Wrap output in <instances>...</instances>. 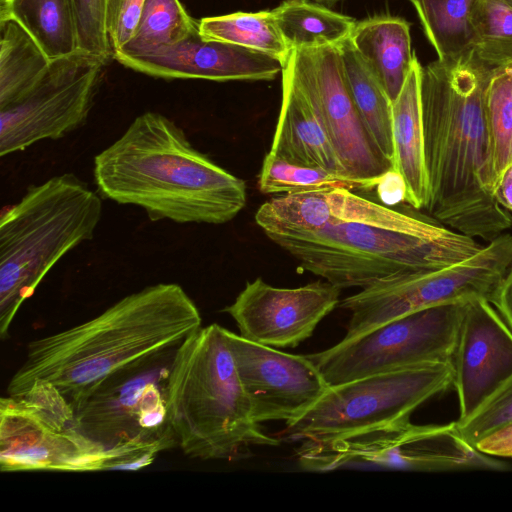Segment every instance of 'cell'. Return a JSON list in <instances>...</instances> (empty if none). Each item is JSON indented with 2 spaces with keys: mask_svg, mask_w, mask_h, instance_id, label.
<instances>
[{
  "mask_svg": "<svg viewBox=\"0 0 512 512\" xmlns=\"http://www.w3.org/2000/svg\"><path fill=\"white\" fill-rule=\"evenodd\" d=\"M470 48L421 71L428 179L426 211L437 222L489 242L512 226L494 198L484 93L492 72Z\"/></svg>",
  "mask_w": 512,
  "mask_h": 512,
  "instance_id": "1",
  "label": "cell"
},
{
  "mask_svg": "<svg viewBox=\"0 0 512 512\" xmlns=\"http://www.w3.org/2000/svg\"><path fill=\"white\" fill-rule=\"evenodd\" d=\"M201 323L180 285L147 286L81 324L30 342L7 393L21 395L35 380H44L74 410L105 379L180 346Z\"/></svg>",
  "mask_w": 512,
  "mask_h": 512,
  "instance_id": "2",
  "label": "cell"
},
{
  "mask_svg": "<svg viewBox=\"0 0 512 512\" xmlns=\"http://www.w3.org/2000/svg\"><path fill=\"white\" fill-rule=\"evenodd\" d=\"M98 193L138 206L151 221L223 224L245 207V182L197 150L157 112L137 116L94 157Z\"/></svg>",
  "mask_w": 512,
  "mask_h": 512,
  "instance_id": "3",
  "label": "cell"
},
{
  "mask_svg": "<svg viewBox=\"0 0 512 512\" xmlns=\"http://www.w3.org/2000/svg\"><path fill=\"white\" fill-rule=\"evenodd\" d=\"M300 266L343 289L444 268L483 245L443 224L339 188L334 220L315 232L270 238Z\"/></svg>",
  "mask_w": 512,
  "mask_h": 512,
  "instance_id": "4",
  "label": "cell"
},
{
  "mask_svg": "<svg viewBox=\"0 0 512 512\" xmlns=\"http://www.w3.org/2000/svg\"><path fill=\"white\" fill-rule=\"evenodd\" d=\"M168 418L191 458L238 460L253 446H277L251 411L228 344L227 329L210 324L176 350L168 379Z\"/></svg>",
  "mask_w": 512,
  "mask_h": 512,
  "instance_id": "5",
  "label": "cell"
},
{
  "mask_svg": "<svg viewBox=\"0 0 512 512\" xmlns=\"http://www.w3.org/2000/svg\"><path fill=\"white\" fill-rule=\"evenodd\" d=\"M100 194L73 173L28 187L0 217V336L62 257L94 237Z\"/></svg>",
  "mask_w": 512,
  "mask_h": 512,
  "instance_id": "6",
  "label": "cell"
},
{
  "mask_svg": "<svg viewBox=\"0 0 512 512\" xmlns=\"http://www.w3.org/2000/svg\"><path fill=\"white\" fill-rule=\"evenodd\" d=\"M453 387L451 362L425 363L330 386L305 413L286 422L290 439L326 443L395 423Z\"/></svg>",
  "mask_w": 512,
  "mask_h": 512,
  "instance_id": "7",
  "label": "cell"
},
{
  "mask_svg": "<svg viewBox=\"0 0 512 512\" xmlns=\"http://www.w3.org/2000/svg\"><path fill=\"white\" fill-rule=\"evenodd\" d=\"M511 264L512 236L501 234L450 266L394 275L362 288L338 304L351 312L341 341L426 308L473 298L491 303Z\"/></svg>",
  "mask_w": 512,
  "mask_h": 512,
  "instance_id": "8",
  "label": "cell"
},
{
  "mask_svg": "<svg viewBox=\"0 0 512 512\" xmlns=\"http://www.w3.org/2000/svg\"><path fill=\"white\" fill-rule=\"evenodd\" d=\"M106 448L79 431L59 390L37 380L19 396L0 400V468L14 471L103 470Z\"/></svg>",
  "mask_w": 512,
  "mask_h": 512,
  "instance_id": "9",
  "label": "cell"
},
{
  "mask_svg": "<svg viewBox=\"0 0 512 512\" xmlns=\"http://www.w3.org/2000/svg\"><path fill=\"white\" fill-rule=\"evenodd\" d=\"M467 301L419 310L307 355L329 386L425 363L451 362Z\"/></svg>",
  "mask_w": 512,
  "mask_h": 512,
  "instance_id": "10",
  "label": "cell"
},
{
  "mask_svg": "<svg viewBox=\"0 0 512 512\" xmlns=\"http://www.w3.org/2000/svg\"><path fill=\"white\" fill-rule=\"evenodd\" d=\"M297 456L300 466L309 471L350 464L420 471L499 468L497 461L463 440L455 422L423 426L409 420L332 442H303Z\"/></svg>",
  "mask_w": 512,
  "mask_h": 512,
  "instance_id": "11",
  "label": "cell"
},
{
  "mask_svg": "<svg viewBox=\"0 0 512 512\" xmlns=\"http://www.w3.org/2000/svg\"><path fill=\"white\" fill-rule=\"evenodd\" d=\"M99 58L78 51L54 59L33 87L0 108V156L43 140H58L87 120L102 70Z\"/></svg>",
  "mask_w": 512,
  "mask_h": 512,
  "instance_id": "12",
  "label": "cell"
},
{
  "mask_svg": "<svg viewBox=\"0 0 512 512\" xmlns=\"http://www.w3.org/2000/svg\"><path fill=\"white\" fill-rule=\"evenodd\" d=\"M178 347L105 379L74 408L79 431L109 448L171 425L168 379Z\"/></svg>",
  "mask_w": 512,
  "mask_h": 512,
  "instance_id": "13",
  "label": "cell"
},
{
  "mask_svg": "<svg viewBox=\"0 0 512 512\" xmlns=\"http://www.w3.org/2000/svg\"><path fill=\"white\" fill-rule=\"evenodd\" d=\"M289 60L347 176L361 188L372 189L395 172L363 125L345 81L338 47L294 50Z\"/></svg>",
  "mask_w": 512,
  "mask_h": 512,
  "instance_id": "14",
  "label": "cell"
},
{
  "mask_svg": "<svg viewBox=\"0 0 512 512\" xmlns=\"http://www.w3.org/2000/svg\"><path fill=\"white\" fill-rule=\"evenodd\" d=\"M227 338L257 423L292 421L330 387L307 355L285 353L229 330Z\"/></svg>",
  "mask_w": 512,
  "mask_h": 512,
  "instance_id": "15",
  "label": "cell"
},
{
  "mask_svg": "<svg viewBox=\"0 0 512 512\" xmlns=\"http://www.w3.org/2000/svg\"><path fill=\"white\" fill-rule=\"evenodd\" d=\"M341 288L316 281L279 288L261 277L247 282L224 308L245 339L274 348H294L312 336L320 321L338 306Z\"/></svg>",
  "mask_w": 512,
  "mask_h": 512,
  "instance_id": "16",
  "label": "cell"
},
{
  "mask_svg": "<svg viewBox=\"0 0 512 512\" xmlns=\"http://www.w3.org/2000/svg\"><path fill=\"white\" fill-rule=\"evenodd\" d=\"M463 422L512 376V330L486 299L466 302L452 358Z\"/></svg>",
  "mask_w": 512,
  "mask_h": 512,
  "instance_id": "17",
  "label": "cell"
},
{
  "mask_svg": "<svg viewBox=\"0 0 512 512\" xmlns=\"http://www.w3.org/2000/svg\"><path fill=\"white\" fill-rule=\"evenodd\" d=\"M123 66L164 79L266 81L282 72V64L262 52L206 39L198 26L179 42L148 52H116Z\"/></svg>",
  "mask_w": 512,
  "mask_h": 512,
  "instance_id": "18",
  "label": "cell"
},
{
  "mask_svg": "<svg viewBox=\"0 0 512 512\" xmlns=\"http://www.w3.org/2000/svg\"><path fill=\"white\" fill-rule=\"evenodd\" d=\"M269 152L349 178L289 58L281 72V105Z\"/></svg>",
  "mask_w": 512,
  "mask_h": 512,
  "instance_id": "19",
  "label": "cell"
},
{
  "mask_svg": "<svg viewBox=\"0 0 512 512\" xmlns=\"http://www.w3.org/2000/svg\"><path fill=\"white\" fill-rule=\"evenodd\" d=\"M421 71L422 65L415 54L406 81L392 103L393 169L405 184V202L417 210L425 209L428 202Z\"/></svg>",
  "mask_w": 512,
  "mask_h": 512,
  "instance_id": "20",
  "label": "cell"
},
{
  "mask_svg": "<svg viewBox=\"0 0 512 512\" xmlns=\"http://www.w3.org/2000/svg\"><path fill=\"white\" fill-rule=\"evenodd\" d=\"M411 24L404 18L376 15L357 21L350 42L378 78L390 100L399 95L415 53Z\"/></svg>",
  "mask_w": 512,
  "mask_h": 512,
  "instance_id": "21",
  "label": "cell"
},
{
  "mask_svg": "<svg viewBox=\"0 0 512 512\" xmlns=\"http://www.w3.org/2000/svg\"><path fill=\"white\" fill-rule=\"evenodd\" d=\"M23 27L50 60L79 50L74 0H0V21Z\"/></svg>",
  "mask_w": 512,
  "mask_h": 512,
  "instance_id": "22",
  "label": "cell"
},
{
  "mask_svg": "<svg viewBox=\"0 0 512 512\" xmlns=\"http://www.w3.org/2000/svg\"><path fill=\"white\" fill-rule=\"evenodd\" d=\"M338 49L345 81L363 125L380 155L393 168L392 101L350 38Z\"/></svg>",
  "mask_w": 512,
  "mask_h": 512,
  "instance_id": "23",
  "label": "cell"
},
{
  "mask_svg": "<svg viewBox=\"0 0 512 512\" xmlns=\"http://www.w3.org/2000/svg\"><path fill=\"white\" fill-rule=\"evenodd\" d=\"M272 12L290 51L338 47L350 38L357 23L311 0H284Z\"/></svg>",
  "mask_w": 512,
  "mask_h": 512,
  "instance_id": "24",
  "label": "cell"
},
{
  "mask_svg": "<svg viewBox=\"0 0 512 512\" xmlns=\"http://www.w3.org/2000/svg\"><path fill=\"white\" fill-rule=\"evenodd\" d=\"M50 61L17 22L0 21V108L26 94L46 71Z\"/></svg>",
  "mask_w": 512,
  "mask_h": 512,
  "instance_id": "25",
  "label": "cell"
},
{
  "mask_svg": "<svg viewBox=\"0 0 512 512\" xmlns=\"http://www.w3.org/2000/svg\"><path fill=\"white\" fill-rule=\"evenodd\" d=\"M197 23L202 37L262 52L282 66L291 53L272 10L204 17Z\"/></svg>",
  "mask_w": 512,
  "mask_h": 512,
  "instance_id": "26",
  "label": "cell"
},
{
  "mask_svg": "<svg viewBox=\"0 0 512 512\" xmlns=\"http://www.w3.org/2000/svg\"><path fill=\"white\" fill-rule=\"evenodd\" d=\"M439 59L472 48L469 12L472 0H409Z\"/></svg>",
  "mask_w": 512,
  "mask_h": 512,
  "instance_id": "27",
  "label": "cell"
},
{
  "mask_svg": "<svg viewBox=\"0 0 512 512\" xmlns=\"http://www.w3.org/2000/svg\"><path fill=\"white\" fill-rule=\"evenodd\" d=\"M197 26V20L179 0H145L131 39L118 52L141 53L170 46L187 37Z\"/></svg>",
  "mask_w": 512,
  "mask_h": 512,
  "instance_id": "28",
  "label": "cell"
},
{
  "mask_svg": "<svg viewBox=\"0 0 512 512\" xmlns=\"http://www.w3.org/2000/svg\"><path fill=\"white\" fill-rule=\"evenodd\" d=\"M472 48L491 67L512 64V6L506 0H472Z\"/></svg>",
  "mask_w": 512,
  "mask_h": 512,
  "instance_id": "29",
  "label": "cell"
},
{
  "mask_svg": "<svg viewBox=\"0 0 512 512\" xmlns=\"http://www.w3.org/2000/svg\"><path fill=\"white\" fill-rule=\"evenodd\" d=\"M484 111L496 180L512 162V64L492 68L484 93Z\"/></svg>",
  "mask_w": 512,
  "mask_h": 512,
  "instance_id": "30",
  "label": "cell"
},
{
  "mask_svg": "<svg viewBox=\"0 0 512 512\" xmlns=\"http://www.w3.org/2000/svg\"><path fill=\"white\" fill-rule=\"evenodd\" d=\"M361 188L358 183L327 169L289 162L268 152L258 176L263 194H291L327 188Z\"/></svg>",
  "mask_w": 512,
  "mask_h": 512,
  "instance_id": "31",
  "label": "cell"
},
{
  "mask_svg": "<svg viewBox=\"0 0 512 512\" xmlns=\"http://www.w3.org/2000/svg\"><path fill=\"white\" fill-rule=\"evenodd\" d=\"M178 445L171 425L163 430L106 448L103 470L137 471L151 465L157 456Z\"/></svg>",
  "mask_w": 512,
  "mask_h": 512,
  "instance_id": "32",
  "label": "cell"
},
{
  "mask_svg": "<svg viewBox=\"0 0 512 512\" xmlns=\"http://www.w3.org/2000/svg\"><path fill=\"white\" fill-rule=\"evenodd\" d=\"M512 422V376L469 418L455 422L460 436L474 445L484 436Z\"/></svg>",
  "mask_w": 512,
  "mask_h": 512,
  "instance_id": "33",
  "label": "cell"
},
{
  "mask_svg": "<svg viewBox=\"0 0 512 512\" xmlns=\"http://www.w3.org/2000/svg\"><path fill=\"white\" fill-rule=\"evenodd\" d=\"M74 4L79 50L108 64L113 50L106 30V0H74Z\"/></svg>",
  "mask_w": 512,
  "mask_h": 512,
  "instance_id": "34",
  "label": "cell"
},
{
  "mask_svg": "<svg viewBox=\"0 0 512 512\" xmlns=\"http://www.w3.org/2000/svg\"><path fill=\"white\" fill-rule=\"evenodd\" d=\"M144 2L145 0H106V30L113 56L131 39Z\"/></svg>",
  "mask_w": 512,
  "mask_h": 512,
  "instance_id": "35",
  "label": "cell"
},
{
  "mask_svg": "<svg viewBox=\"0 0 512 512\" xmlns=\"http://www.w3.org/2000/svg\"><path fill=\"white\" fill-rule=\"evenodd\" d=\"M474 448L488 456L512 457V422L484 436Z\"/></svg>",
  "mask_w": 512,
  "mask_h": 512,
  "instance_id": "36",
  "label": "cell"
},
{
  "mask_svg": "<svg viewBox=\"0 0 512 512\" xmlns=\"http://www.w3.org/2000/svg\"><path fill=\"white\" fill-rule=\"evenodd\" d=\"M491 304L512 330V264L506 272Z\"/></svg>",
  "mask_w": 512,
  "mask_h": 512,
  "instance_id": "37",
  "label": "cell"
},
{
  "mask_svg": "<svg viewBox=\"0 0 512 512\" xmlns=\"http://www.w3.org/2000/svg\"><path fill=\"white\" fill-rule=\"evenodd\" d=\"M493 195L497 203L508 212H512V162L497 176Z\"/></svg>",
  "mask_w": 512,
  "mask_h": 512,
  "instance_id": "38",
  "label": "cell"
},
{
  "mask_svg": "<svg viewBox=\"0 0 512 512\" xmlns=\"http://www.w3.org/2000/svg\"><path fill=\"white\" fill-rule=\"evenodd\" d=\"M316 2L318 3H321V4H326V5H333L341 0H315Z\"/></svg>",
  "mask_w": 512,
  "mask_h": 512,
  "instance_id": "39",
  "label": "cell"
},
{
  "mask_svg": "<svg viewBox=\"0 0 512 512\" xmlns=\"http://www.w3.org/2000/svg\"><path fill=\"white\" fill-rule=\"evenodd\" d=\"M512 6V0H506Z\"/></svg>",
  "mask_w": 512,
  "mask_h": 512,
  "instance_id": "40",
  "label": "cell"
}]
</instances>
